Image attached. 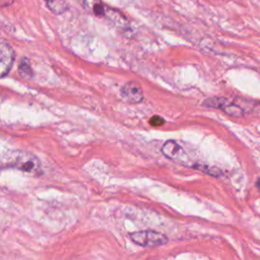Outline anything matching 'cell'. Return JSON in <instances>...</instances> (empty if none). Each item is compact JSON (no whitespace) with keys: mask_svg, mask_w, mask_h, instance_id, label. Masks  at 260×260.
Instances as JSON below:
<instances>
[{"mask_svg":"<svg viewBox=\"0 0 260 260\" xmlns=\"http://www.w3.org/2000/svg\"><path fill=\"white\" fill-rule=\"evenodd\" d=\"M228 103H229V101L226 99L220 98V96H215V98L206 99L202 103V106L207 107V108H213V109H220L221 110Z\"/></svg>","mask_w":260,"mask_h":260,"instance_id":"cell-7","label":"cell"},{"mask_svg":"<svg viewBox=\"0 0 260 260\" xmlns=\"http://www.w3.org/2000/svg\"><path fill=\"white\" fill-rule=\"evenodd\" d=\"M255 185H256V188L258 189V191L260 192V178L256 181V183H255Z\"/></svg>","mask_w":260,"mask_h":260,"instance_id":"cell-14","label":"cell"},{"mask_svg":"<svg viewBox=\"0 0 260 260\" xmlns=\"http://www.w3.org/2000/svg\"><path fill=\"white\" fill-rule=\"evenodd\" d=\"M18 72L21 77L25 79H30L32 77V69L30 67V63L26 58H22L19 66H18Z\"/></svg>","mask_w":260,"mask_h":260,"instance_id":"cell-8","label":"cell"},{"mask_svg":"<svg viewBox=\"0 0 260 260\" xmlns=\"http://www.w3.org/2000/svg\"><path fill=\"white\" fill-rule=\"evenodd\" d=\"M14 51L10 44L0 39V78L6 76L14 62Z\"/></svg>","mask_w":260,"mask_h":260,"instance_id":"cell-3","label":"cell"},{"mask_svg":"<svg viewBox=\"0 0 260 260\" xmlns=\"http://www.w3.org/2000/svg\"><path fill=\"white\" fill-rule=\"evenodd\" d=\"M103 17L108 18L113 24H115L119 28L126 29L129 27V22H128L127 18L124 16V14L121 11H119L115 8H112L108 5H106V7H105Z\"/></svg>","mask_w":260,"mask_h":260,"instance_id":"cell-6","label":"cell"},{"mask_svg":"<svg viewBox=\"0 0 260 260\" xmlns=\"http://www.w3.org/2000/svg\"><path fill=\"white\" fill-rule=\"evenodd\" d=\"M12 168L24 173L38 176L42 173L41 161L30 152L23 150L8 151L0 155V170Z\"/></svg>","mask_w":260,"mask_h":260,"instance_id":"cell-1","label":"cell"},{"mask_svg":"<svg viewBox=\"0 0 260 260\" xmlns=\"http://www.w3.org/2000/svg\"><path fill=\"white\" fill-rule=\"evenodd\" d=\"M129 237L132 242L142 247H156L161 246L168 242L166 235L152 230L134 232L131 233Z\"/></svg>","mask_w":260,"mask_h":260,"instance_id":"cell-2","label":"cell"},{"mask_svg":"<svg viewBox=\"0 0 260 260\" xmlns=\"http://www.w3.org/2000/svg\"><path fill=\"white\" fill-rule=\"evenodd\" d=\"M14 0H0V7H7L13 3Z\"/></svg>","mask_w":260,"mask_h":260,"instance_id":"cell-13","label":"cell"},{"mask_svg":"<svg viewBox=\"0 0 260 260\" xmlns=\"http://www.w3.org/2000/svg\"><path fill=\"white\" fill-rule=\"evenodd\" d=\"M194 168H196V169L200 170L201 172H204V173H206L208 175L214 176V177L221 176V172L217 168H213V167H209V166H203V165H197Z\"/></svg>","mask_w":260,"mask_h":260,"instance_id":"cell-11","label":"cell"},{"mask_svg":"<svg viewBox=\"0 0 260 260\" xmlns=\"http://www.w3.org/2000/svg\"><path fill=\"white\" fill-rule=\"evenodd\" d=\"M149 124L153 127H158L165 124V120L160 116H153L149 119Z\"/></svg>","mask_w":260,"mask_h":260,"instance_id":"cell-12","label":"cell"},{"mask_svg":"<svg viewBox=\"0 0 260 260\" xmlns=\"http://www.w3.org/2000/svg\"><path fill=\"white\" fill-rule=\"evenodd\" d=\"M161 152L164 153L165 156L172 160L184 162L186 161L187 155L183 147L175 140H168L164 143L161 146Z\"/></svg>","mask_w":260,"mask_h":260,"instance_id":"cell-5","label":"cell"},{"mask_svg":"<svg viewBox=\"0 0 260 260\" xmlns=\"http://www.w3.org/2000/svg\"><path fill=\"white\" fill-rule=\"evenodd\" d=\"M47 5L51 11L60 14L67 9V3L64 0H47Z\"/></svg>","mask_w":260,"mask_h":260,"instance_id":"cell-10","label":"cell"},{"mask_svg":"<svg viewBox=\"0 0 260 260\" xmlns=\"http://www.w3.org/2000/svg\"><path fill=\"white\" fill-rule=\"evenodd\" d=\"M120 94L124 101L130 104H138L143 100V90L135 81L126 82L121 87Z\"/></svg>","mask_w":260,"mask_h":260,"instance_id":"cell-4","label":"cell"},{"mask_svg":"<svg viewBox=\"0 0 260 260\" xmlns=\"http://www.w3.org/2000/svg\"><path fill=\"white\" fill-rule=\"evenodd\" d=\"M226 115H230L232 117H236V118H239V117H243L244 116V110L239 107L238 105L236 104H232V103H228L222 109H221Z\"/></svg>","mask_w":260,"mask_h":260,"instance_id":"cell-9","label":"cell"}]
</instances>
